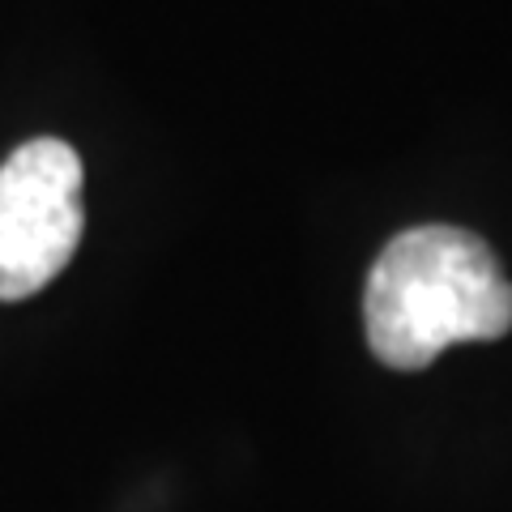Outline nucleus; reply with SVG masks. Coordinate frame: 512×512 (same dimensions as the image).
<instances>
[{"instance_id": "1", "label": "nucleus", "mask_w": 512, "mask_h": 512, "mask_svg": "<svg viewBox=\"0 0 512 512\" xmlns=\"http://www.w3.org/2000/svg\"><path fill=\"white\" fill-rule=\"evenodd\" d=\"M372 355L393 372H423L457 342L512 329V282L487 239L427 222L384 244L363 291Z\"/></svg>"}, {"instance_id": "2", "label": "nucleus", "mask_w": 512, "mask_h": 512, "mask_svg": "<svg viewBox=\"0 0 512 512\" xmlns=\"http://www.w3.org/2000/svg\"><path fill=\"white\" fill-rule=\"evenodd\" d=\"M82 180V158L60 137H35L0 163V303L39 295L73 261Z\"/></svg>"}]
</instances>
